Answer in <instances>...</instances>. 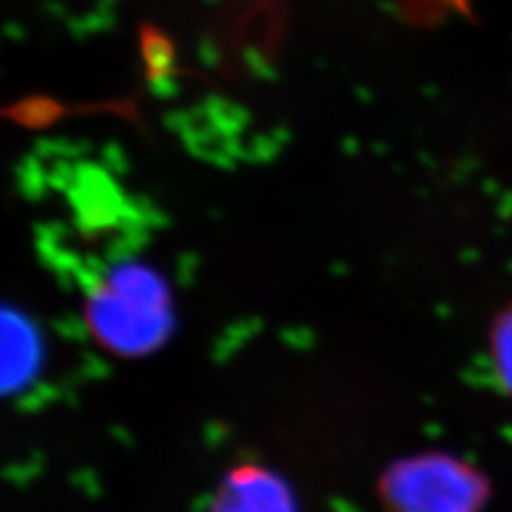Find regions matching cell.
<instances>
[{
    "label": "cell",
    "instance_id": "3957f363",
    "mask_svg": "<svg viewBox=\"0 0 512 512\" xmlns=\"http://www.w3.org/2000/svg\"><path fill=\"white\" fill-rule=\"evenodd\" d=\"M493 361L502 382L512 393V310L504 312L493 327Z\"/></svg>",
    "mask_w": 512,
    "mask_h": 512
},
{
    "label": "cell",
    "instance_id": "7a4b0ae2",
    "mask_svg": "<svg viewBox=\"0 0 512 512\" xmlns=\"http://www.w3.org/2000/svg\"><path fill=\"white\" fill-rule=\"evenodd\" d=\"M43 363V342L32 320L20 312H3V389L24 391L39 376Z\"/></svg>",
    "mask_w": 512,
    "mask_h": 512
},
{
    "label": "cell",
    "instance_id": "6da1fadb",
    "mask_svg": "<svg viewBox=\"0 0 512 512\" xmlns=\"http://www.w3.org/2000/svg\"><path fill=\"white\" fill-rule=\"evenodd\" d=\"M84 318L94 342L111 355L148 357L171 338V286L148 263L120 261L88 291Z\"/></svg>",
    "mask_w": 512,
    "mask_h": 512
}]
</instances>
